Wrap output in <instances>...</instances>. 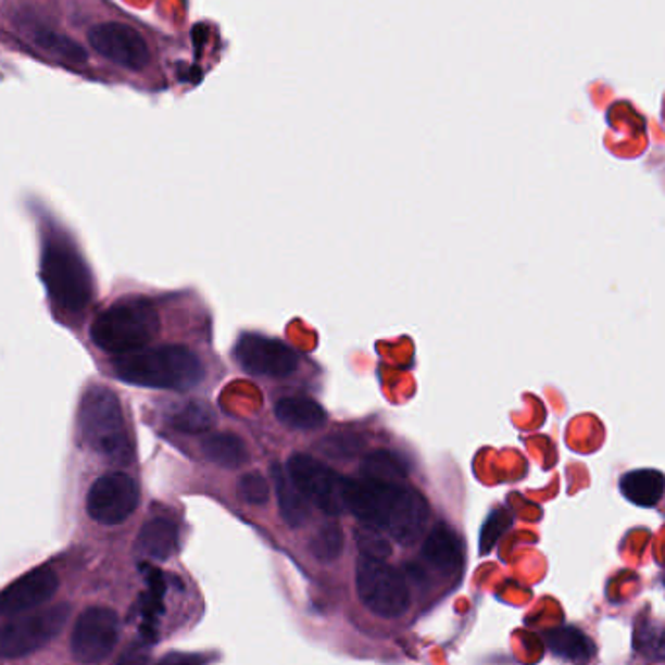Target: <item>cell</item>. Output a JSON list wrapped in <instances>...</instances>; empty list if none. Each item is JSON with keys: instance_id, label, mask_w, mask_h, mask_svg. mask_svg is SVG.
<instances>
[{"instance_id": "6da1fadb", "label": "cell", "mask_w": 665, "mask_h": 665, "mask_svg": "<svg viewBox=\"0 0 665 665\" xmlns=\"http://www.w3.org/2000/svg\"><path fill=\"white\" fill-rule=\"evenodd\" d=\"M343 504L360 522L389 532L402 544L416 541L429 517L426 498L406 482L346 478Z\"/></svg>"}, {"instance_id": "7a4b0ae2", "label": "cell", "mask_w": 665, "mask_h": 665, "mask_svg": "<svg viewBox=\"0 0 665 665\" xmlns=\"http://www.w3.org/2000/svg\"><path fill=\"white\" fill-rule=\"evenodd\" d=\"M114 375L147 389H196L205 377L200 357L186 346H156L120 353L112 362Z\"/></svg>"}, {"instance_id": "3957f363", "label": "cell", "mask_w": 665, "mask_h": 665, "mask_svg": "<svg viewBox=\"0 0 665 665\" xmlns=\"http://www.w3.org/2000/svg\"><path fill=\"white\" fill-rule=\"evenodd\" d=\"M78 426L86 447L98 455L115 465L131 461L134 447L127 434L122 402L108 387L92 385L86 389L78 409Z\"/></svg>"}, {"instance_id": "277c9868", "label": "cell", "mask_w": 665, "mask_h": 665, "mask_svg": "<svg viewBox=\"0 0 665 665\" xmlns=\"http://www.w3.org/2000/svg\"><path fill=\"white\" fill-rule=\"evenodd\" d=\"M161 334V316L145 299H125L108 306L90 326L92 342L108 353L141 350Z\"/></svg>"}, {"instance_id": "5b68a950", "label": "cell", "mask_w": 665, "mask_h": 665, "mask_svg": "<svg viewBox=\"0 0 665 665\" xmlns=\"http://www.w3.org/2000/svg\"><path fill=\"white\" fill-rule=\"evenodd\" d=\"M41 279L53 303L83 311L95 297V279L83 256L67 240H51L41 258Z\"/></svg>"}, {"instance_id": "8992f818", "label": "cell", "mask_w": 665, "mask_h": 665, "mask_svg": "<svg viewBox=\"0 0 665 665\" xmlns=\"http://www.w3.org/2000/svg\"><path fill=\"white\" fill-rule=\"evenodd\" d=\"M355 584L363 605L373 615L399 618L409 611L410 590L406 580L382 559L362 554L355 568Z\"/></svg>"}, {"instance_id": "52a82bcc", "label": "cell", "mask_w": 665, "mask_h": 665, "mask_svg": "<svg viewBox=\"0 0 665 665\" xmlns=\"http://www.w3.org/2000/svg\"><path fill=\"white\" fill-rule=\"evenodd\" d=\"M68 615V605H55L10 620L0 628V660H18L48 647L65 627Z\"/></svg>"}, {"instance_id": "ba28073f", "label": "cell", "mask_w": 665, "mask_h": 665, "mask_svg": "<svg viewBox=\"0 0 665 665\" xmlns=\"http://www.w3.org/2000/svg\"><path fill=\"white\" fill-rule=\"evenodd\" d=\"M287 473L301 490V494L309 500V504L316 505L321 512L330 517H338L346 512L343 504L346 476L338 475L330 466L303 453H297L289 459Z\"/></svg>"}, {"instance_id": "9c48e42d", "label": "cell", "mask_w": 665, "mask_h": 665, "mask_svg": "<svg viewBox=\"0 0 665 665\" xmlns=\"http://www.w3.org/2000/svg\"><path fill=\"white\" fill-rule=\"evenodd\" d=\"M120 640V617L112 608L90 607L76 618L71 652L80 664H100L114 652Z\"/></svg>"}, {"instance_id": "30bf717a", "label": "cell", "mask_w": 665, "mask_h": 665, "mask_svg": "<svg viewBox=\"0 0 665 665\" xmlns=\"http://www.w3.org/2000/svg\"><path fill=\"white\" fill-rule=\"evenodd\" d=\"M139 504V488L125 473H108L90 486L86 512L100 525H120L134 515Z\"/></svg>"}, {"instance_id": "8fae6325", "label": "cell", "mask_w": 665, "mask_h": 665, "mask_svg": "<svg viewBox=\"0 0 665 665\" xmlns=\"http://www.w3.org/2000/svg\"><path fill=\"white\" fill-rule=\"evenodd\" d=\"M88 43L98 55L129 71H143L151 63L147 39L122 22L96 24L88 32Z\"/></svg>"}, {"instance_id": "7c38bea8", "label": "cell", "mask_w": 665, "mask_h": 665, "mask_svg": "<svg viewBox=\"0 0 665 665\" xmlns=\"http://www.w3.org/2000/svg\"><path fill=\"white\" fill-rule=\"evenodd\" d=\"M235 360L250 375L284 379L296 373L299 355L287 343L260 334H244L235 346Z\"/></svg>"}, {"instance_id": "4fadbf2b", "label": "cell", "mask_w": 665, "mask_h": 665, "mask_svg": "<svg viewBox=\"0 0 665 665\" xmlns=\"http://www.w3.org/2000/svg\"><path fill=\"white\" fill-rule=\"evenodd\" d=\"M59 590V578L55 572L48 566H39L29 570L22 578L12 581L7 590L0 593V615L14 617L22 613H29L34 608L48 603Z\"/></svg>"}, {"instance_id": "5bb4252c", "label": "cell", "mask_w": 665, "mask_h": 665, "mask_svg": "<svg viewBox=\"0 0 665 665\" xmlns=\"http://www.w3.org/2000/svg\"><path fill=\"white\" fill-rule=\"evenodd\" d=\"M178 549V525L168 517H154L137 537V552L152 562H166Z\"/></svg>"}, {"instance_id": "9a60e30c", "label": "cell", "mask_w": 665, "mask_h": 665, "mask_svg": "<svg viewBox=\"0 0 665 665\" xmlns=\"http://www.w3.org/2000/svg\"><path fill=\"white\" fill-rule=\"evenodd\" d=\"M269 473H272V480L276 486L277 504H279V514L284 517V522L293 529L301 527L311 517L309 500L301 494V490L297 488L296 482L291 480V476L284 466L276 463V465H272Z\"/></svg>"}, {"instance_id": "2e32d148", "label": "cell", "mask_w": 665, "mask_h": 665, "mask_svg": "<svg viewBox=\"0 0 665 665\" xmlns=\"http://www.w3.org/2000/svg\"><path fill=\"white\" fill-rule=\"evenodd\" d=\"M274 412H276V418L281 424H286L287 428L311 431V429L323 428L326 424V410L318 402L306 399V397L281 399L277 402Z\"/></svg>"}, {"instance_id": "e0dca14e", "label": "cell", "mask_w": 665, "mask_h": 665, "mask_svg": "<svg viewBox=\"0 0 665 665\" xmlns=\"http://www.w3.org/2000/svg\"><path fill=\"white\" fill-rule=\"evenodd\" d=\"M620 492L632 504L652 507L664 495V475L654 468L630 470L620 480Z\"/></svg>"}, {"instance_id": "ac0fdd59", "label": "cell", "mask_w": 665, "mask_h": 665, "mask_svg": "<svg viewBox=\"0 0 665 665\" xmlns=\"http://www.w3.org/2000/svg\"><path fill=\"white\" fill-rule=\"evenodd\" d=\"M422 552L424 559L439 570H453L461 564V541L446 523H439L431 529Z\"/></svg>"}, {"instance_id": "d6986e66", "label": "cell", "mask_w": 665, "mask_h": 665, "mask_svg": "<svg viewBox=\"0 0 665 665\" xmlns=\"http://www.w3.org/2000/svg\"><path fill=\"white\" fill-rule=\"evenodd\" d=\"M164 419L172 429L180 434H203L217 424L215 410L201 400H188L171 406V410L164 414Z\"/></svg>"}, {"instance_id": "ffe728a7", "label": "cell", "mask_w": 665, "mask_h": 665, "mask_svg": "<svg viewBox=\"0 0 665 665\" xmlns=\"http://www.w3.org/2000/svg\"><path fill=\"white\" fill-rule=\"evenodd\" d=\"M547 644L552 654L568 662H588L595 656V647L590 638L574 627L554 628L547 632Z\"/></svg>"}, {"instance_id": "44dd1931", "label": "cell", "mask_w": 665, "mask_h": 665, "mask_svg": "<svg viewBox=\"0 0 665 665\" xmlns=\"http://www.w3.org/2000/svg\"><path fill=\"white\" fill-rule=\"evenodd\" d=\"M203 453L215 465L225 468H238L248 461L247 446L235 434H211L203 441Z\"/></svg>"}, {"instance_id": "7402d4cb", "label": "cell", "mask_w": 665, "mask_h": 665, "mask_svg": "<svg viewBox=\"0 0 665 665\" xmlns=\"http://www.w3.org/2000/svg\"><path fill=\"white\" fill-rule=\"evenodd\" d=\"M147 586L149 590L143 595L141 601V635H143L147 642H156V623L162 613V599H164V591H166V584L164 578L159 570L154 568H147Z\"/></svg>"}, {"instance_id": "603a6c76", "label": "cell", "mask_w": 665, "mask_h": 665, "mask_svg": "<svg viewBox=\"0 0 665 665\" xmlns=\"http://www.w3.org/2000/svg\"><path fill=\"white\" fill-rule=\"evenodd\" d=\"M362 476L377 482H406V468L389 451H375L363 459Z\"/></svg>"}, {"instance_id": "cb8c5ba5", "label": "cell", "mask_w": 665, "mask_h": 665, "mask_svg": "<svg viewBox=\"0 0 665 665\" xmlns=\"http://www.w3.org/2000/svg\"><path fill=\"white\" fill-rule=\"evenodd\" d=\"M32 39L38 43L39 48L55 53L68 63H86L88 61L86 49L80 48L76 41L67 38V36H61L58 32H53V29L34 26L32 28Z\"/></svg>"}, {"instance_id": "d4e9b609", "label": "cell", "mask_w": 665, "mask_h": 665, "mask_svg": "<svg viewBox=\"0 0 665 665\" xmlns=\"http://www.w3.org/2000/svg\"><path fill=\"white\" fill-rule=\"evenodd\" d=\"M309 549L316 561L334 562L340 559L343 551L342 527L336 523L324 525L323 529H318V532L314 535Z\"/></svg>"}, {"instance_id": "484cf974", "label": "cell", "mask_w": 665, "mask_h": 665, "mask_svg": "<svg viewBox=\"0 0 665 665\" xmlns=\"http://www.w3.org/2000/svg\"><path fill=\"white\" fill-rule=\"evenodd\" d=\"M238 494L252 505H264L269 500V485L260 473H248L238 480Z\"/></svg>"}, {"instance_id": "4316f807", "label": "cell", "mask_w": 665, "mask_h": 665, "mask_svg": "<svg viewBox=\"0 0 665 665\" xmlns=\"http://www.w3.org/2000/svg\"><path fill=\"white\" fill-rule=\"evenodd\" d=\"M362 439L357 438V436L340 434V436H332V438L326 439L324 443H321V449H323L326 455L330 456H352L362 449Z\"/></svg>"}, {"instance_id": "83f0119b", "label": "cell", "mask_w": 665, "mask_h": 665, "mask_svg": "<svg viewBox=\"0 0 665 665\" xmlns=\"http://www.w3.org/2000/svg\"><path fill=\"white\" fill-rule=\"evenodd\" d=\"M357 539H360V547H362V554H369V556H375V559H387L390 554L389 542L385 541L380 535L377 532L369 531V529H365V531L357 532Z\"/></svg>"}, {"instance_id": "f1b7e54d", "label": "cell", "mask_w": 665, "mask_h": 665, "mask_svg": "<svg viewBox=\"0 0 665 665\" xmlns=\"http://www.w3.org/2000/svg\"><path fill=\"white\" fill-rule=\"evenodd\" d=\"M507 523H510V519L502 512L492 514L490 522L485 525V531H482V551H488L494 544L495 539L507 529Z\"/></svg>"}]
</instances>
